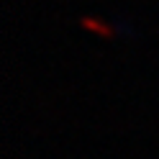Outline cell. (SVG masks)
Segmentation results:
<instances>
[{
  "label": "cell",
  "mask_w": 159,
  "mask_h": 159,
  "mask_svg": "<svg viewBox=\"0 0 159 159\" xmlns=\"http://www.w3.org/2000/svg\"><path fill=\"white\" fill-rule=\"evenodd\" d=\"M82 28H87V31H93V34H98V36H105V39H111L116 31H113V26L111 23H105V21H100V18H93V16H87V18H82Z\"/></svg>",
  "instance_id": "cell-1"
}]
</instances>
